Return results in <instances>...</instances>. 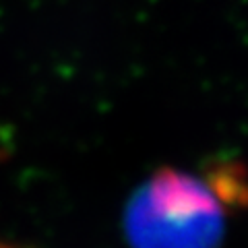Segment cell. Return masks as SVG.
<instances>
[{
  "mask_svg": "<svg viewBox=\"0 0 248 248\" xmlns=\"http://www.w3.org/2000/svg\"><path fill=\"white\" fill-rule=\"evenodd\" d=\"M122 230L130 248H219L226 213L213 186L161 168L128 199Z\"/></svg>",
  "mask_w": 248,
  "mask_h": 248,
  "instance_id": "6da1fadb",
  "label": "cell"
}]
</instances>
